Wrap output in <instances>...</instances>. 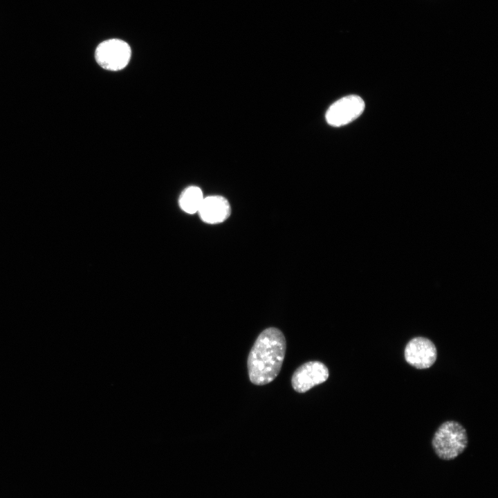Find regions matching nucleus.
<instances>
[{"label": "nucleus", "mask_w": 498, "mask_h": 498, "mask_svg": "<svg viewBox=\"0 0 498 498\" xmlns=\"http://www.w3.org/2000/svg\"><path fill=\"white\" fill-rule=\"evenodd\" d=\"M286 349V338L279 329H264L248 354L247 367L250 382L265 385L275 380L281 371Z\"/></svg>", "instance_id": "f257e3e1"}, {"label": "nucleus", "mask_w": 498, "mask_h": 498, "mask_svg": "<svg viewBox=\"0 0 498 498\" xmlns=\"http://www.w3.org/2000/svg\"><path fill=\"white\" fill-rule=\"evenodd\" d=\"M468 436L465 428L456 421L442 423L434 432L432 447L436 455L442 460L457 458L466 449Z\"/></svg>", "instance_id": "f03ea898"}, {"label": "nucleus", "mask_w": 498, "mask_h": 498, "mask_svg": "<svg viewBox=\"0 0 498 498\" xmlns=\"http://www.w3.org/2000/svg\"><path fill=\"white\" fill-rule=\"evenodd\" d=\"M131 55V48L127 43L118 39H110L98 44L95 59L102 68L118 71L126 67Z\"/></svg>", "instance_id": "7ed1b4c3"}, {"label": "nucleus", "mask_w": 498, "mask_h": 498, "mask_svg": "<svg viewBox=\"0 0 498 498\" xmlns=\"http://www.w3.org/2000/svg\"><path fill=\"white\" fill-rule=\"evenodd\" d=\"M365 102L358 95H349L333 102L325 115L326 122L333 127H342L358 118L365 109Z\"/></svg>", "instance_id": "20e7f679"}, {"label": "nucleus", "mask_w": 498, "mask_h": 498, "mask_svg": "<svg viewBox=\"0 0 498 498\" xmlns=\"http://www.w3.org/2000/svg\"><path fill=\"white\" fill-rule=\"evenodd\" d=\"M404 359L416 369H427L436 361L437 348L430 339L416 336L410 339L405 346Z\"/></svg>", "instance_id": "39448f33"}, {"label": "nucleus", "mask_w": 498, "mask_h": 498, "mask_svg": "<svg viewBox=\"0 0 498 498\" xmlns=\"http://www.w3.org/2000/svg\"><path fill=\"white\" fill-rule=\"evenodd\" d=\"M327 367L320 361H309L296 369L291 378L293 389L304 393L324 382L329 378Z\"/></svg>", "instance_id": "423d86ee"}, {"label": "nucleus", "mask_w": 498, "mask_h": 498, "mask_svg": "<svg viewBox=\"0 0 498 498\" xmlns=\"http://www.w3.org/2000/svg\"><path fill=\"white\" fill-rule=\"evenodd\" d=\"M200 219L208 224H218L230 215L231 208L228 200L220 195L204 197L197 212Z\"/></svg>", "instance_id": "0eeeda50"}, {"label": "nucleus", "mask_w": 498, "mask_h": 498, "mask_svg": "<svg viewBox=\"0 0 498 498\" xmlns=\"http://www.w3.org/2000/svg\"><path fill=\"white\" fill-rule=\"evenodd\" d=\"M204 199L200 187L194 185L186 187L181 194L178 204L181 209L187 214L197 213Z\"/></svg>", "instance_id": "6e6552de"}]
</instances>
